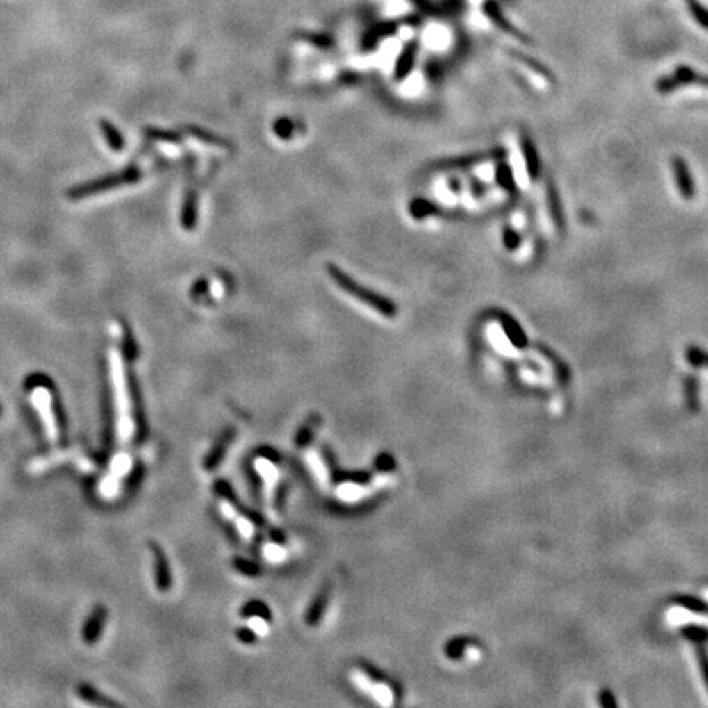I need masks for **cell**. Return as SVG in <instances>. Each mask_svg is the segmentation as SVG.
<instances>
[{"mask_svg": "<svg viewBox=\"0 0 708 708\" xmlns=\"http://www.w3.org/2000/svg\"><path fill=\"white\" fill-rule=\"evenodd\" d=\"M349 680L359 692H363L364 695L376 702L377 705H395L397 693L394 685L389 680H384L381 675L371 673L369 669L354 668L349 673Z\"/></svg>", "mask_w": 708, "mask_h": 708, "instance_id": "3957f363", "label": "cell"}, {"mask_svg": "<svg viewBox=\"0 0 708 708\" xmlns=\"http://www.w3.org/2000/svg\"><path fill=\"white\" fill-rule=\"evenodd\" d=\"M153 557H154L153 568H154V581H156V587L161 592H167L169 587L172 586V574H171V569H169L167 557L159 546H153Z\"/></svg>", "mask_w": 708, "mask_h": 708, "instance_id": "5bb4252c", "label": "cell"}, {"mask_svg": "<svg viewBox=\"0 0 708 708\" xmlns=\"http://www.w3.org/2000/svg\"><path fill=\"white\" fill-rule=\"evenodd\" d=\"M673 171H674V179L675 186H677V190L680 197L684 200H693L697 194L695 182H693L691 167L685 163L684 158L674 156L673 158Z\"/></svg>", "mask_w": 708, "mask_h": 708, "instance_id": "30bf717a", "label": "cell"}, {"mask_svg": "<svg viewBox=\"0 0 708 708\" xmlns=\"http://www.w3.org/2000/svg\"><path fill=\"white\" fill-rule=\"evenodd\" d=\"M495 181L497 184H499L502 189H505L507 192H515L517 190V181H515V176H513V171H511V167L509 166V164L505 163H500L499 166H497L495 169Z\"/></svg>", "mask_w": 708, "mask_h": 708, "instance_id": "ffe728a7", "label": "cell"}, {"mask_svg": "<svg viewBox=\"0 0 708 708\" xmlns=\"http://www.w3.org/2000/svg\"><path fill=\"white\" fill-rule=\"evenodd\" d=\"M689 84H697L703 85V88H708V76L698 74V72L687 66H679L677 69L674 71V74L661 77V79L656 82V89L659 90L661 94H670L673 90L680 88V85Z\"/></svg>", "mask_w": 708, "mask_h": 708, "instance_id": "52a82bcc", "label": "cell"}, {"mask_svg": "<svg viewBox=\"0 0 708 708\" xmlns=\"http://www.w3.org/2000/svg\"><path fill=\"white\" fill-rule=\"evenodd\" d=\"M192 135L197 136V138H200V140H204L205 143L215 145V146H223V145H222V141L218 140V138H215V136H212V135H204V133H202V130H197V128H195V130H192Z\"/></svg>", "mask_w": 708, "mask_h": 708, "instance_id": "f1b7e54d", "label": "cell"}, {"mask_svg": "<svg viewBox=\"0 0 708 708\" xmlns=\"http://www.w3.org/2000/svg\"><path fill=\"white\" fill-rule=\"evenodd\" d=\"M484 12H486V15H487L488 20H491L492 24L495 25L500 31H504L505 35L513 36V38H517L518 41H522V43L532 44V40H529V36L525 35L523 31H520L517 26H515L513 24H510V22L507 20V17L504 15V12H502L500 6L495 2V0H487V2L484 3Z\"/></svg>", "mask_w": 708, "mask_h": 708, "instance_id": "9c48e42d", "label": "cell"}, {"mask_svg": "<svg viewBox=\"0 0 708 708\" xmlns=\"http://www.w3.org/2000/svg\"><path fill=\"white\" fill-rule=\"evenodd\" d=\"M502 243H504L507 251H517L520 245H522V236H520V233L513 227L507 225L504 227V231H502Z\"/></svg>", "mask_w": 708, "mask_h": 708, "instance_id": "7402d4cb", "label": "cell"}, {"mask_svg": "<svg viewBox=\"0 0 708 708\" xmlns=\"http://www.w3.org/2000/svg\"><path fill=\"white\" fill-rule=\"evenodd\" d=\"M148 136H151V138H156V140H166V141H177V140H179V136H177V135L163 133L161 130H148Z\"/></svg>", "mask_w": 708, "mask_h": 708, "instance_id": "f546056e", "label": "cell"}, {"mask_svg": "<svg viewBox=\"0 0 708 708\" xmlns=\"http://www.w3.org/2000/svg\"><path fill=\"white\" fill-rule=\"evenodd\" d=\"M685 3H687L689 10H691L692 17L695 18V20L698 22V25L702 26V28L708 30V10L703 6H700V3L697 2V0H685Z\"/></svg>", "mask_w": 708, "mask_h": 708, "instance_id": "cb8c5ba5", "label": "cell"}, {"mask_svg": "<svg viewBox=\"0 0 708 708\" xmlns=\"http://www.w3.org/2000/svg\"><path fill=\"white\" fill-rule=\"evenodd\" d=\"M253 469L263 484L267 509L272 513H276L274 510H277V488L281 486V464H279L276 456L263 451V453H259L254 458Z\"/></svg>", "mask_w": 708, "mask_h": 708, "instance_id": "8992f818", "label": "cell"}, {"mask_svg": "<svg viewBox=\"0 0 708 708\" xmlns=\"http://www.w3.org/2000/svg\"><path fill=\"white\" fill-rule=\"evenodd\" d=\"M195 222V197L194 195H189V200L184 205V212H182V227L190 230L194 227Z\"/></svg>", "mask_w": 708, "mask_h": 708, "instance_id": "83f0119b", "label": "cell"}, {"mask_svg": "<svg viewBox=\"0 0 708 708\" xmlns=\"http://www.w3.org/2000/svg\"><path fill=\"white\" fill-rule=\"evenodd\" d=\"M510 56H513L518 63L525 64V66H527L529 71H533L534 74L545 77L548 82H554V74H552V71L548 69L545 64H541L540 61H536V59L529 58L528 54H523V53H518V51H510Z\"/></svg>", "mask_w": 708, "mask_h": 708, "instance_id": "d6986e66", "label": "cell"}, {"mask_svg": "<svg viewBox=\"0 0 708 708\" xmlns=\"http://www.w3.org/2000/svg\"><path fill=\"white\" fill-rule=\"evenodd\" d=\"M412 215L415 218H425L428 215H433V213H436V207L430 202H427V200H415V202L412 204Z\"/></svg>", "mask_w": 708, "mask_h": 708, "instance_id": "484cf974", "label": "cell"}, {"mask_svg": "<svg viewBox=\"0 0 708 708\" xmlns=\"http://www.w3.org/2000/svg\"><path fill=\"white\" fill-rule=\"evenodd\" d=\"M233 438H235V430H231V428L230 430H225L222 433L220 438H218V440L213 443V446L210 447L208 454L205 456V459H204L205 469L213 470L222 464V461L225 459V456H227L228 447H230V445H231Z\"/></svg>", "mask_w": 708, "mask_h": 708, "instance_id": "4fadbf2b", "label": "cell"}, {"mask_svg": "<svg viewBox=\"0 0 708 708\" xmlns=\"http://www.w3.org/2000/svg\"><path fill=\"white\" fill-rule=\"evenodd\" d=\"M241 618L245 621V627L236 632V636L245 645H253L256 639L267 636L271 632V611L264 602H248L241 611Z\"/></svg>", "mask_w": 708, "mask_h": 708, "instance_id": "5b68a950", "label": "cell"}, {"mask_svg": "<svg viewBox=\"0 0 708 708\" xmlns=\"http://www.w3.org/2000/svg\"><path fill=\"white\" fill-rule=\"evenodd\" d=\"M670 620L675 621V623H682V621H697V623H705L708 625V616L700 615V614H692V611L687 610H677L670 614Z\"/></svg>", "mask_w": 708, "mask_h": 708, "instance_id": "d4e9b609", "label": "cell"}, {"mask_svg": "<svg viewBox=\"0 0 708 708\" xmlns=\"http://www.w3.org/2000/svg\"><path fill=\"white\" fill-rule=\"evenodd\" d=\"M305 447H307V450H305V464H307L308 470L312 472L313 479L318 482L320 487L323 488L328 487L331 481V470L327 456L323 454L318 447H313L312 445Z\"/></svg>", "mask_w": 708, "mask_h": 708, "instance_id": "ba28073f", "label": "cell"}, {"mask_svg": "<svg viewBox=\"0 0 708 708\" xmlns=\"http://www.w3.org/2000/svg\"><path fill=\"white\" fill-rule=\"evenodd\" d=\"M394 479V474L392 470H381L376 476L372 477H349L346 481H343L335 487V495L336 499L343 502V504H361V502L368 500L369 497L372 495L374 492L381 491L386 486H389Z\"/></svg>", "mask_w": 708, "mask_h": 708, "instance_id": "7a4b0ae2", "label": "cell"}, {"mask_svg": "<svg viewBox=\"0 0 708 708\" xmlns=\"http://www.w3.org/2000/svg\"><path fill=\"white\" fill-rule=\"evenodd\" d=\"M263 557L271 564H281L287 559V548L282 545L281 541L272 538V540L266 541L261 548Z\"/></svg>", "mask_w": 708, "mask_h": 708, "instance_id": "ac0fdd59", "label": "cell"}, {"mask_svg": "<svg viewBox=\"0 0 708 708\" xmlns=\"http://www.w3.org/2000/svg\"><path fill=\"white\" fill-rule=\"evenodd\" d=\"M687 361L695 368L707 366L708 368V353L702 351L700 348H695V346H691L687 349Z\"/></svg>", "mask_w": 708, "mask_h": 708, "instance_id": "4316f807", "label": "cell"}, {"mask_svg": "<svg viewBox=\"0 0 708 708\" xmlns=\"http://www.w3.org/2000/svg\"><path fill=\"white\" fill-rule=\"evenodd\" d=\"M698 659H700V668H702L703 677H705V680H707V685H708V659H707L705 652H703V651H698Z\"/></svg>", "mask_w": 708, "mask_h": 708, "instance_id": "4dcf8cb0", "label": "cell"}, {"mask_svg": "<svg viewBox=\"0 0 708 708\" xmlns=\"http://www.w3.org/2000/svg\"><path fill=\"white\" fill-rule=\"evenodd\" d=\"M417 51H418L417 43H409L404 48V51L400 53L399 59H397V66H395L397 79L399 81L404 79V77L409 74L410 71H412V67L415 64V58H417Z\"/></svg>", "mask_w": 708, "mask_h": 708, "instance_id": "2e32d148", "label": "cell"}, {"mask_svg": "<svg viewBox=\"0 0 708 708\" xmlns=\"http://www.w3.org/2000/svg\"><path fill=\"white\" fill-rule=\"evenodd\" d=\"M328 602H330V588H323V591L317 595V598L313 600V604L310 605V609L307 611V625H310V627H315V625L320 623V620H322L323 615H325Z\"/></svg>", "mask_w": 708, "mask_h": 708, "instance_id": "e0dca14e", "label": "cell"}, {"mask_svg": "<svg viewBox=\"0 0 708 708\" xmlns=\"http://www.w3.org/2000/svg\"><path fill=\"white\" fill-rule=\"evenodd\" d=\"M545 194H546V207H548V212H550L552 225H554L557 231L563 233L566 230V217H564V210H563V202H561L559 192H557L554 182H552L551 179H548V182H546Z\"/></svg>", "mask_w": 708, "mask_h": 708, "instance_id": "7c38bea8", "label": "cell"}, {"mask_svg": "<svg viewBox=\"0 0 708 708\" xmlns=\"http://www.w3.org/2000/svg\"><path fill=\"white\" fill-rule=\"evenodd\" d=\"M500 323H502V330H504L505 336L509 338V341L511 343V346H515L517 349H523L527 348L528 346V336L527 333L523 331V328L520 327V323L515 320L513 317H510V315L507 313H500Z\"/></svg>", "mask_w": 708, "mask_h": 708, "instance_id": "9a60e30c", "label": "cell"}, {"mask_svg": "<svg viewBox=\"0 0 708 708\" xmlns=\"http://www.w3.org/2000/svg\"><path fill=\"white\" fill-rule=\"evenodd\" d=\"M141 172L136 166H130L123 169L122 172H117V174H110L100 177L97 181L88 182V184L76 187V189L69 190L67 194V199L72 200V202H82V200L92 199L95 195L104 194V192H110L115 189H120V187L135 184L136 181L140 179Z\"/></svg>", "mask_w": 708, "mask_h": 708, "instance_id": "277c9868", "label": "cell"}, {"mask_svg": "<svg viewBox=\"0 0 708 708\" xmlns=\"http://www.w3.org/2000/svg\"><path fill=\"white\" fill-rule=\"evenodd\" d=\"M317 425L318 420H310V422H307L302 428H300L299 435H297V446L305 447L312 443L313 435L317 433Z\"/></svg>", "mask_w": 708, "mask_h": 708, "instance_id": "603a6c76", "label": "cell"}, {"mask_svg": "<svg viewBox=\"0 0 708 708\" xmlns=\"http://www.w3.org/2000/svg\"><path fill=\"white\" fill-rule=\"evenodd\" d=\"M520 149H522V156L525 167H527V174L529 181H538L541 176V159L540 153H538L536 146H534L533 140L529 138L528 135L520 136Z\"/></svg>", "mask_w": 708, "mask_h": 708, "instance_id": "8fae6325", "label": "cell"}, {"mask_svg": "<svg viewBox=\"0 0 708 708\" xmlns=\"http://www.w3.org/2000/svg\"><path fill=\"white\" fill-rule=\"evenodd\" d=\"M327 271L330 274L331 281L335 282L345 294L353 297V299H358L361 304L368 305L369 308L381 313L382 317L394 318L397 315V305L392 302L390 299H387V297L377 294V292L374 290H369L368 287L361 286L359 282H356L353 277H349L348 274L343 271V269L335 266V264L327 266Z\"/></svg>", "mask_w": 708, "mask_h": 708, "instance_id": "6da1fadb", "label": "cell"}, {"mask_svg": "<svg viewBox=\"0 0 708 708\" xmlns=\"http://www.w3.org/2000/svg\"><path fill=\"white\" fill-rule=\"evenodd\" d=\"M99 126H100V133H102L105 141H107L108 148L113 149V151H122L123 138H122V135L117 131V128L113 126L110 122H105V120L100 122Z\"/></svg>", "mask_w": 708, "mask_h": 708, "instance_id": "44dd1931", "label": "cell"}]
</instances>
